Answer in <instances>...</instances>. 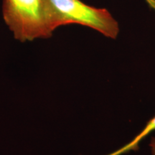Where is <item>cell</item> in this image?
Listing matches in <instances>:
<instances>
[{
    "mask_svg": "<svg viewBox=\"0 0 155 155\" xmlns=\"http://www.w3.org/2000/svg\"><path fill=\"white\" fill-rule=\"evenodd\" d=\"M2 10L6 24L19 41L52 36L43 0H4Z\"/></svg>",
    "mask_w": 155,
    "mask_h": 155,
    "instance_id": "obj_2",
    "label": "cell"
},
{
    "mask_svg": "<svg viewBox=\"0 0 155 155\" xmlns=\"http://www.w3.org/2000/svg\"><path fill=\"white\" fill-rule=\"evenodd\" d=\"M150 147L152 155H155V137H152L150 142Z\"/></svg>",
    "mask_w": 155,
    "mask_h": 155,
    "instance_id": "obj_4",
    "label": "cell"
},
{
    "mask_svg": "<svg viewBox=\"0 0 155 155\" xmlns=\"http://www.w3.org/2000/svg\"><path fill=\"white\" fill-rule=\"evenodd\" d=\"M50 30L61 25L78 24L98 31L108 38L116 39L119 32L117 21L107 9L86 5L81 0H43Z\"/></svg>",
    "mask_w": 155,
    "mask_h": 155,
    "instance_id": "obj_1",
    "label": "cell"
},
{
    "mask_svg": "<svg viewBox=\"0 0 155 155\" xmlns=\"http://www.w3.org/2000/svg\"><path fill=\"white\" fill-rule=\"evenodd\" d=\"M153 131H155V116L147 123L144 129L133 140H131L130 142L122 147L119 150L108 155H121L130 152V151H137L139 149V144L141 142V141L144 139L149 134H150Z\"/></svg>",
    "mask_w": 155,
    "mask_h": 155,
    "instance_id": "obj_3",
    "label": "cell"
},
{
    "mask_svg": "<svg viewBox=\"0 0 155 155\" xmlns=\"http://www.w3.org/2000/svg\"><path fill=\"white\" fill-rule=\"evenodd\" d=\"M145 1H146V2H150L151 0H145Z\"/></svg>",
    "mask_w": 155,
    "mask_h": 155,
    "instance_id": "obj_5",
    "label": "cell"
}]
</instances>
